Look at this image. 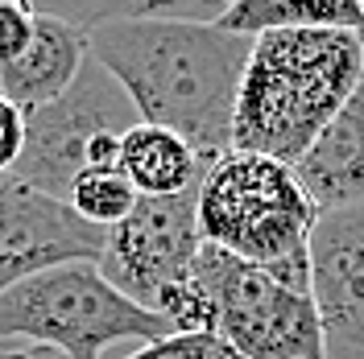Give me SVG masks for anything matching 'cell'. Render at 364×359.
Returning a JSON list of instances; mask_svg holds the SVG:
<instances>
[{
    "label": "cell",
    "instance_id": "cell-1",
    "mask_svg": "<svg viewBox=\"0 0 364 359\" xmlns=\"http://www.w3.org/2000/svg\"><path fill=\"white\" fill-rule=\"evenodd\" d=\"M252 38L220 25L145 17L120 4L87 29V54L133 99L141 124L178 133L203 161L232 149V116Z\"/></svg>",
    "mask_w": 364,
    "mask_h": 359
},
{
    "label": "cell",
    "instance_id": "cell-2",
    "mask_svg": "<svg viewBox=\"0 0 364 359\" xmlns=\"http://www.w3.org/2000/svg\"><path fill=\"white\" fill-rule=\"evenodd\" d=\"M364 87V33L282 29L252 38L232 116V149L294 170L315 136Z\"/></svg>",
    "mask_w": 364,
    "mask_h": 359
},
{
    "label": "cell",
    "instance_id": "cell-3",
    "mask_svg": "<svg viewBox=\"0 0 364 359\" xmlns=\"http://www.w3.org/2000/svg\"><path fill=\"white\" fill-rule=\"evenodd\" d=\"M315 202L290 165L261 153L228 149L207 165L199 186V236L282 285L311 293V231Z\"/></svg>",
    "mask_w": 364,
    "mask_h": 359
},
{
    "label": "cell",
    "instance_id": "cell-4",
    "mask_svg": "<svg viewBox=\"0 0 364 359\" xmlns=\"http://www.w3.org/2000/svg\"><path fill=\"white\" fill-rule=\"evenodd\" d=\"M174 335L166 318L141 310L108 285L95 260L58 265L0 297V338L50 347L67 359H104L116 343H154Z\"/></svg>",
    "mask_w": 364,
    "mask_h": 359
},
{
    "label": "cell",
    "instance_id": "cell-5",
    "mask_svg": "<svg viewBox=\"0 0 364 359\" xmlns=\"http://www.w3.org/2000/svg\"><path fill=\"white\" fill-rule=\"evenodd\" d=\"M133 124H141L133 99L87 54L79 79L54 104L25 116V149L9 178L67 202L79 174L112 170L120 158V136Z\"/></svg>",
    "mask_w": 364,
    "mask_h": 359
},
{
    "label": "cell",
    "instance_id": "cell-6",
    "mask_svg": "<svg viewBox=\"0 0 364 359\" xmlns=\"http://www.w3.org/2000/svg\"><path fill=\"white\" fill-rule=\"evenodd\" d=\"M191 277L211 306V335L240 359H323V326L311 293L290 289L211 244L199 248Z\"/></svg>",
    "mask_w": 364,
    "mask_h": 359
},
{
    "label": "cell",
    "instance_id": "cell-7",
    "mask_svg": "<svg viewBox=\"0 0 364 359\" xmlns=\"http://www.w3.org/2000/svg\"><path fill=\"white\" fill-rule=\"evenodd\" d=\"M199 186L182 190L174 199H141L124 223L104 231L95 269L108 277V285H116L149 314H158L166 293L178 289L191 277V265L203 248Z\"/></svg>",
    "mask_w": 364,
    "mask_h": 359
},
{
    "label": "cell",
    "instance_id": "cell-8",
    "mask_svg": "<svg viewBox=\"0 0 364 359\" xmlns=\"http://www.w3.org/2000/svg\"><path fill=\"white\" fill-rule=\"evenodd\" d=\"M104 231L83 223L67 202L0 178V297L58 265L100 260Z\"/></svg>",
    "mask_w": 364,
    "mask_h": 359
},
{
    "label": "cell",
    "instance_id": "cell-9",
    "mask_svg": "<svg viewBox=\"0 0 364 359\" xmlns=\"http://www.w3.org/2000/svg\"><path fill=\"white\" fill-rule=\"evenodd\" d=\"M311 297L323 326V359H364V206L315 219Z\"/></svg>",
    "mask_w": 364,
    "mask_h": 359
},
{
    "label": "cell",
    "instance_id": "cell-10",
    "mask_svg": "<svg viewBox=\"0 0 364 359\" xmlns=\"http://www.w3.org/2000/svg\"><path fill=\"white\" fill-rule=\"evenodd\" d=\"M33 17H38V25H33L29 50L13 67L0 70V95L13 108H21L25 116L54 104L79 79V70L87 62V33L83 29H75L67 17H58L46 4L33 9Z\"/></svg>",
    "mask_w": 364,
    "mask_h": 359
},
{
    "label": "cell",
    "instance_id": "cell-11",
    "mask_svg": "<svg viewBox=\"0 0 364 359\" xmlns=\"http://www.w3.org/2000/svg\"><path fill=\"white\" fill-rule=\"evenodd\" d=\"M294 174L318 215L364 206V87L315 136V145L298 158Z\"/></svg>",
    "mask_w": 364,
    "mask_h": 359
},
{
    "label": "cell",
    "instance_id": "cell-12",
    "mask_svg": "<svg viewBox=\"0 0 364 359\" xmlns=\"http://www.w3.org/2000/svg\"><path fill=\"white\" fill-rule=\"evenodd\" d=\"M207 165L178 133H166L154 124H133L120 136V158L116 170L133 182L141 199H174L182 190L199 186Z\"/></svg>",
    "mask_w": 364,
    "mask_h": 359
},
{
    "label": "cell",
    "instance_id": "cell-13",
    "mask_svg": "<svg viewBox=\"0 0 364 359\" xmlns=\"http://www.w3.org/2000/svg\"><path fill=\"white\" fill-rule=\"evenodd\" d=\"M215 25L240 38H261V33H282V29L364 33V13L356 0H232Z\"/></svg>",
    "mask_w": 364,
    "mask_h": 359
},
{
    "label": "cell",
    "instance_id": "cell-14",
    "mask_svg": "<svg viewBox=\"0 0 364 359\" xmlns=\"http://www.w3.org/2000/svg\"><path fill=\"white\" fill-rule=\"evenodd\" d=\"M136 202H141V194H136L133 182L124 178L116 165L112 170H87V174H79L67 194L70 211L83 223L100 227V231H112L116 223H124L136 211Z\"/></svg>",
    "mask_w": 364,
    "mask_h": 359
},
{
    "label": "cell",
    "instance_id": "cell-15",
    "mask_svg": "<svg viewBox=\"0 0 364 359\" xmlns=\"http://www.w3.org/2000/svg\"><path fill=\"white\" fill-rule=\"evenodd\" d=\"M120 359H240L220 335L207 331H182V335H161L154 343H141Z\"/></svg>",
    "mask_w": 364,
    "mask_h": 359
},
{
    "label": "cell",
    "instance_id": "cell-16",
    "mask_svg": "<svg viewBox=\"0 0 364 359\" xmlns=\"http://www.w3.org/2000/svg\"><path fill=\"white\" fill-rule=\"evenodd\" d=\"M33 4H21V0H0V70L13 67L21 58L29 42H33Z\"/></svg>",
    "mask_w": 364,
    "mask_h": 359
},
{
    "label": "cell",
    "instance_id": "cell-17",
    "mask_svg": "<svg viewBox=\"0 0 364 359\" xmlns=\"http://www.w3.org/2000/svg\"><path fill=\"white\" fill-rule=\"evenodd\" d=\"M25 149V112L0 95V178H9Z\"/></svg>",
    "mask_w": 364,
    "mask_h": 359
},
{
    "label": "cell",
    "instance_id": "cell-18",
    "mask_svg": "<svg viewBox=\"0 0 364 359\" xmlns=\"http://www.w3.org/2000/svg\"><path fill=\"white\" fill-rule=\"evenodd\" d=\"M0 359H67L50 347H33V343H4L0 338Z\"/></svg>",
    "mask_w": 364,
    "mask_h": 359
},
{
    "label": "cell",
    "instance_id": "cell-19",
    "mask_svg": "<svg viewBox=\"0 0 364 359\" xmlns=\"http://www.w3.org/2000/svg\"><path fill=\"white\" fill-rule=\"evenodd\" d=\"M360 13H364V4H360Z\"/></svg>",
    "mask_w": 364,
    "mask_h": 359
}]
</instances>
